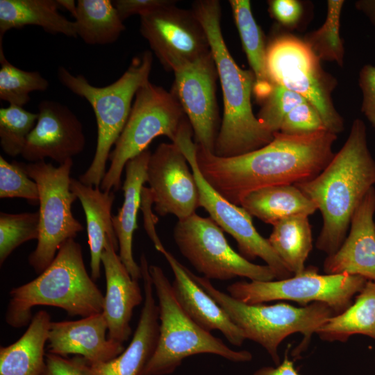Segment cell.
Listing matches in <instances>:
<instances>
[{"mask_svg": "<svg viewBox=\"0 0 375 375\" xmlns=\"http://www.w3.org/2000/svg\"><path fill=\"white\" fill-rule=\"evenodd\" d=\"M337 135L322 130L291 135L276 132L265 146L233 157H219L196 144V160L207 182L224 198L240 206L256 190L312 180L330 162Z\"/></svg>", "mask_w": 375, "mask_h": 375, "instance_id": "obj_1", "label": "cell"}, {"mask_svg": "<svg viewBox=\"0 0 375 375\" xmlns=\"http://www.w3.org/2000/svg\"><path fill=\"white\" fill-rule=\"evenodd\" d=\"M374 184L375 160L368 147L366 126L356 119L344 144L324 169L312 180L294 184L322 213L317 249L327 256L338 250L355 210Z\"/></svg>", "mask_w": 375, "mask_h": 375, "instance_id": "obj_2", "label": "cell"}, {"mask_svg": "<svg viewBox=\"0 0 375 375\" xmlns=\"http://www.w3.org/2000/svg\"><path fill=\"white\" fill-rule=\"evenodd\" d=\"M204 28L220 81L224 112L214 154L233 157L258 149L274 134L258 121L252 110L255 78L251 70L238 66L231 55L221 28V4L217 0H198L192 9Z\"/></svg>", "mask_w": 375, "mask_h": 375, "instance_id": "obj_3", "label": "cell"}, {"mask_svg": "<svg viewBox=\"0 0 375 375\" xmlns=\"http://www.w3.org/2000/svg\"><path fill=\"white\" fill-rule=\"evenodd\" d=\"M6 322L15 328L28 325L38 306L60 308L72 317L101 313L104 295L85 268L81 244L68 240L51 265L35 279L9 292Z\"/></svg>", "mask_w": 375, "mask_h": 375, "instance_id": "obj_4", "label": "cell"}, {"mask_svg": "<svg viewBox=\"0 0 375 375\" xmlns=\"http://www.w3.org/2000/svg\"><path fill=\"white\" fill-rule=\"evenodd\" d=\"M153 55L145 51L133 57L125 72L115 82L103 87L91 85L81 74L74 75L59 67L60 83L75 94L85 98L91 105L97 121V140L93 160L88 169L79 176L85 185L100 187L106 173V163L128 118L137 91L149 80Z\"/></svg>", "mask_w": 375, "mask_h": 375, "instance_id": "obj_5", "label": "cell"}, {"mask_svg": "<svg viewBox=\"0 0 375 375\" xmlns=\"http://www.w3.org/2000/svg\"><path fill=\"white\" fill-rule=\"evenodd\" d=\"M149 271L158 298L160 328L156 349L142 375L171 374L185 358L201 353L217 355L234 362L252 360L251 352L231 349L185 312L160 267L149 265Z\"/></svg>", "mask_w": 375, "mask_h": 375, "instance_id": "obj_6", "label": "cell"}, {"mask_svg": "<svg viewBox=\"0 0 375 375\" xmlns=\"http://www.w3.org/2000/svg\"><path fill=\"white\" fill-rule=\"evenodd\" d=\"M192 278L226 312L246 339L261 345L275 365L281 363L278 347L291 334L300 333L303 341L297 349L300 353L313 333L331 316L332 309L322 303L296 307L285 303L274 305L247 304L240 301L212 285L209 279Z\"/></svg>", "mask_w": 375, "mask_h": 375, "instance_id": "obj_7", "label": "cell"}, {"mask_svg": "<svg viewBox=\"0 0 375 375\" xmlns=\"http://www.w3.org/2000/svg\"><path fill=\"white\" fill-rule=\"evenodd\" d=\"M174 92L149 81L137 91L132 108L119 138L110 152V167L100 185L102 191L117 192L126 164L147 149L157 137L175 142L188 119Z\"/></svg>", "mask_w": 375, "mask_h": 375, "instance_id": "obj_8", "label": "cell"}, {"mask_svg": "<svg viewBox=\"0 0 375 375\" xmlns=\"http://www.w3.org/2000/svg\"><path fill=\"white\" fill-rule=\"evenodd\" d=\"M28 176L39 190L40 234L35 249L28 256L29 265L40 274L53 262L60 248L84 230L72 212L78 199L70 189L73 160L58 167L41 160L24 163Z\"/></svg>", "mask_w": 375, "mask_h": 375, "instance_id": "obj_9", "label": "cell"}, {"mask_svg": "<svg viewBox=\"0 0 375 375\" xmlns=\"http://www.w3.org/2000/svg\"><path fill=\"white\" fill-rule=\"evenodd\" d=\"M267 69L272 84L300 94L317 110L327 131H343L331 98L337 81L303 40L290 35L274 38L267 47Z\"/></svg>", "mask_w": 375, "mask_h": 375, "instance_id": "obj_10", "label": "cell"}, {"mask_svg": "<svg viewBox=\"0 0 375 375\" xmlns=\"http://www.w3.org/2000/svg\"><path fill=\"white\" fill-rule=\"evenodd\" d=\"M367 279L347 273L319 274L309 266L300 274L276 281H242L229 285L227 292L234 299L247 304L276 300L297 302L302 306L322 303L338 315L347 310L353 298L365 286Z\"/></svg>", "mask_w": 375, "mask_h": 375, "instance_id": "obj_11", "label": "cell"}, {"mask_svg": "<svg viewBox=\"0 0 375 375\" xmlns=\"http://www.w3.org/2000/svg\"><path fill=\"white\" fill-rule=\"evenodd\" d=\"M174 239L181 254L209 280L244 277L250 281H269L276 278L267 265L254 264L235 251L223 230L210 217H203L195 212L178 220Z\"/></svg>", "mask_w": 375, "mask_h": 375, "instance_id": "obj_12", "label": "cell"}, {"mask_svg": "<svg viewBox=\"0 0 375 375\" xmlns=\"http://www.w3.org/2000/svg\"><path fill=\"white\" fill-rule=\"evenodd\" d=\"M192 128L188 120L180 129L175 142L187 158L199 190V207H203L218 226L237 242L240 254L251 261L264 260L277 280L290 278L293 274L275 252L267 239L254 227L251 216L220 195L204 178L196 160V143L192 140Z\"/></svg>", "mask_w": 375, "mask_h": 375, "instance_id": "obj_13", "label": "cell"}, {"mask_svg": "<svg viewBox=\"0 0 375 375\" xmlns=\"http://www.w3.org/2000/svg\"><path fill=\"white\" fill-rule=\"evenodd\" d=\"M140 17V33L166 70L173 72L211 51L206 31L192 10L173 4Z\"/></svg>", "mask_w": 375, "mask_h": 375, "instance_id": "obj_14", "label": "cell"}, {"mask_svg": "<svg viewBox=\"0 0 375 375\" xmlns=\"http://www.w3.org/2000/svg\"><path fill=\"white\" fill-rule=\"evenodd\" d=\"M173 72L172 91L192 126L196 144L214 153L219 133L218 72L211 51L178 67Z\"/></svg>", "mask_w": 375, "mask_h": 375, "instance_id": "obj_15", "label": "cell"}, {"mask_svg": "<svg viewBox=\"0 0 375 375\" xmlns=\"http://www.w3.org/2000/svg\"><path fill=\"white\" fill-rule=\"evenodd\" d=\"M146 182L160 216L173 215L183 220L199 207V190L189 162L176 143H161L151 154Z\"/></svg>", "mask_w": 375, "mask_h": 375, "instance_id": "obj_16", "label": "cell"}, {"mask_svg": "<svg viewBox=\"0 0 375 375\" xmlns=\"http://www.w3.org/2000/svg\"><path fill=\"white\" fill-rule=\"evenodd\" d=\"M38 118L22 156L30 162L49 158L60 165L81 153L85 146L83 125L65 105L50 100L38 105Z\"/></svg>", "mask_w": 375, "mask_h": 375, "instance_id": "obj_17", "label": "cell"}, {"mask_svg": "<svg viewBox=\"0 0 375 375\" xmlns=\"http://www.w3.org/2000/svg\"><path fill=\"white\" fill-rule=\"evenodd\" d=\"M144 303L137 328L128 346L111 360L89 363L81 356L72 358L82 375H142L153 355L159 338V310L144 254L140 256Z\"/></svg>", "mask_w": 375, "mask_h": 375, "instance_id": "obj_18", "label": "cell"}, {"mask_svg": "<svg viewBox=\"0 0 375 375\" xmlns=\"http://www.w3.org/2000/svg\"><path fill=\"white\" fill-rule=\"evenodd\" d=\"M117 250V239L107 235L101 255L106 285L102 313L108 324V338L124 344L132 333L130 322L133 310L144 297L138 281L131 277Z\"/></svg>", "mask_w": 375, "mask_h": 375, "instance_id": "obj_19", "label": "cell"}, {"mask_svg": "<svg viewBox=\"0 0 375 375\" xmlns=\"http://www.w3.org/2000/svg\"><path fill=\"white\" fill-rule=\"evenodd\" d=\"M375 189L371 188L355 210L349 233L338 250L327 256L325 274H349L375 281Z\"/></svg>", "mask_w": 375, "mask_h": 375, "instance_id": "obj_20", "label": "cell"}, {"mask_svg": "<svg viewBox=\"0 0 375 375\" xmlns=\"http://www.w3.org/2000/svg\"><path fill=\"white\" fill-rule=\"evenodd\" d=\"M107 321L102 312L74 321L51 322L48 353L81 356L89 363L103 362L118 356L123 344L106 338Z\"/></svg>", "mask_w": 375, "mask_h": 375, "instance_id": "obj_21", "label": "cell"}, {"mask_svg": "<svg viewBox=\"0 0 375 375\" xmlns=\"http://www.w3.org/2000/svg\"><path fill=\"white\" fill-rule=\"evenodd\" d=\"M158 251L172 268V289L185 312L206 331L218 330L231 344L241 347L246 338L226 312L192 278L190 270L164 246Z\"/></svg>", "mask_w": 375, "mask_h": 375, "instance_id": "obj_22", "label": "cell"}, {"mask_svg": "<svg viewBox=\"0 0 375 375\" xmlns=\"http://www.w3.org/2000/svg\"><path fill=\"white\" fill-rule=\"evenodd\" d=\"M148 149L131 159L125 165L123 183L124 202L115 216L113 228L118 240L119 256L134 280L142 278L141 269L133 255V237L138 228L137 217L142 203V193L146 182V172L151 156Z\"/></svg>", "mask_w": 375, "mask_h": 375, "instance_id": "obj_23", "label": "cell"}, {"mask_svg": "<svg viewBox=\"0 0 375 375\" xmlns=\"http://www.w3.org/2000/svg\"><path fill=\"white\" fill-rule=\"evenodd\" d=\"M70 189L80 200L85 212L90 252L91 277L95 281L101 276V255L106 235L117 238L111 215L115 199V192L102 191L100 187L87 185L73 178H71Z\"/></svg>", "mask_w": 375, "mask_h": 375, "instance_id": "obj_24", "label": "cell"}, {"mask_svg": "<svg viewBox=\"0 0 375 375\" xmlns=\"http://www.w3.org/2000/svg\"><path fill=\"white\" fill-rule=\"evenodd\" d=\"M51 322L50 315L40 310L16 342L0 347V375L42 374Z\"/></svg>", "mask_w": 375, "mask_h": 375, "instance_id": "obj_25", "label": "cell"}, {"mask_svg": "<svg viewBox=\"0 0 375 375\" xmlns=\"http://www.w3.org/2000/svg\"><path fill=\"white\" fill-rule=\"evenodd\" d=\"M57 0H0V47L12 28L38 26L49 33L77 38L74 22L58 12Z\"/></svg>", "mask_w": 375, "mask_h": 375, "instance_id": "obj_26", "label": "cell"}, {"mask_svg": "<svg viewBox=\"0 0 375 375\" xmlns=\"http://www.w3.org/2000/svg\"><path fill=\"white\" fill-rule=\"evenodd\" d=\"M240 206L251 216L273 226L290 217H308L317 210V206L294 185L256 190L244 197Z\"/></svg>", "mask_w": 375, "mask_h": 375, "instance_id": "obj_27", "label": "cell"}, {"mask_svg": "<svg viewBox=\"0 0 375 375\" xmlns=\"http://www.w3.org/2000/svg\"><path fill=\"white\" fill-rule=\"evenodd\" d=\"M234 21L247 55L255 83L253 94L262 101L270 93L272 83L267 69V47L256 23L249 0H230Z\"/></svg>", "mask_w": 375, "mask_h": 375, "instance_id": "obj_28", "label": "cell"}, {"mask_svg": "<svg viewBox=\"0 0 375 375\" xmlns=\"http://www.w3.org/2000/svg\"><path fill=\"white\" fill-rule=\"evenodd\" d=\"M328 342H346L353 335L375 340V281H367L353 303L342 312L329 317L316 332Z\"/></svg>", "mask_w": 375, "mask_h": 375, "instance_id": "obj_29", "label": "cell"}, {"mask_svg": "<svg viewBox=\"0 0 375 375\" xmlns=\"http://www.w3.org/2000/svg\"><path fill=\"white\" fill-rule=\"evenodd\" d=\"M74 18L77 37L88 44L113 43L126 28L110 0H78Z\"/></svg>", "mask_w": 375, "mask_h": 375, "instance_id": "obj_30", "label": "cell"}, {"mask_svg": "<svg viewBox=\"0 0 375 375\" xmlns=\"http://www.w3.org/2000/svg\"><path fill=\"white\" fill-rule=\"evenodd\" d=\"M267 239L293 275L301 273L312 249L311 226L307 216H293L273 226Z\"/></svg>", "mask_w": 375, "mask_h": 375, "instance_id": "obj_31", "label": "cell"}, {"mask_svg": "<svg viewBox=\"0 0 375 375\" xmlns=\"http://www.w3.org/2000/svg\"><path fill=\"white\" fill-rule=\"evenodd\" d=\"M0 99L10 105L23 107L30 101L29 94L44 92L49 81L38 71L22 70L12 65L5 57L0 47Z\"/></svg>", "mask_w": 375, "mask_h": 375, "instance_id": "obj_32", "label": "cell"}, {"mask_svg": "<svg viewBox=\"0 0 375 375\" xmlns=\"http://www.w3.org/2000/svg\"><path fill=\"white\" fill-rule=\"evenodd\" d=\"M344 1L329 0L323 25L306 35L303 41L321 60L335 61L342 65L344 50L340 35V19Z\"/></svg>", "mask_w": 375, "mask_h": 375, "instance_id": "obj_33", "label": "cell"}, {"mask_svg": "<svg viewBox=\"0 0 375 375\" xmlns=\"http://www.w3.org/2000/svg\"><path fill=\"white\" fill-rule=\"evenodd\" d=\"M38 113L23 107L9 105L0 109V144L10 156L22 155L27 138L33 129Z\"/></svg>", "mask_w": 375, "mask_h": 375, "instance_id": "obj_34", "label": "cell"}, {"mask_svg": "<svg viewBox=\"0 0 375 375\" xmlns=\"http://www.w3.org/2000/svg\"><path fill=\"white\" fill-rule=\"evenodd\" d=\"M40 234L39 211L17 214L0 213V265L19 246L37 240Z\"/></svg>", "mask_w": 375, "mask_h": 375, "instance_id": "obj_35", "label": "cell"}, {"mask_svg": "<svg viewBox=\"0 0 375 375\" xmlns=\"http://www.w3.org/2000/svg\"><path fill=\"white\" fill-rule=\"evenodd\" d=\"M307 101L300 94L277 84H272L269 94L262 101L257 119L272 133L279 132L286 115L294 107Z\"/></svg>", "mask_w": 375, "mask_h": 375, "instance_id": "obj_36", "label": "cell"}, {"mask_svg": "<svg viewBox=\"0 0 375 375\" xmlns=\"http://www.w3.org/2000/svg\"><path fill=\"white\" fill-rule=\"evenodd\" d=\"M0 198H22L31 204L39 203L37 183L24 170L22 162H8L0 156Z\"/></svg>", "mask_w": 375, "mask_h": 375, "instance_id": "obj_37", "label": "cell"}, {"mask_svg": "<svg viewBox=\"0 0 375 375\" xmlns=\"http://www.w3.org/2000/svg\"><path fill=\"white\" fill-rule=\"evenodd\" d=\"M326 130L317 110L308 101L294 107L284 117L279 132L301 135Z\"/></svg>", "mask_w": 375, "mask_h": 375, "instance_id": "obj_38", "label": "cell"}, {"mask_svg": "<svg viewBox=\"0 0 375 375\" xmlns=\"http://www.w3.org/2000/svg\"><path fill=\"white\" fill-rule=\"evenodd\" d=\"M359 85L363 99L361 110L375 128V67L365 65L359 75Z\"/></svg>", "mask_w": 375, "mask_h": 375, "instance_id": "obj_39", "label": "cell"}, {"mask_svg": "<svg viewBox=\"0 0 375 375\" xmlns=\"http://www.w3.org/2000/svg\"><path fill=\"white\" fill-rule=\"evenodd\" d=\"M112 3L118 15L124 22L131 16L139 15L140 17L159 8L176 4L173 0H115Z\"/></svg>", "mask_w": 375, "mask_h": 375, "instance_id": "obj_40", "label": "cell"}, {"mask_svg": "<svg viewBox=\"0 0 375 375\" xmlns=\"http://www.w3.org/2000/svg\"><path fill=\"white\" fill-rule=\"evenodd\" d=\"M272 15L285 26L296 24L302 14L301 3L295 0H273L269 1Z\"/></svg>", "mask_w": 375, "mask_h": 375, "instance_id": "obj_41", "label": "cell"}, {"mask_svg": "<svg viewBox=\"0 0 375 375\" xmlns=\"http://www.w3.org/2000/svg\"><path fill=\"white\" fill-rule=\"evenodd\" d=\"M45 367L42 375H82L73 358L47 353Z\"/></svg>", "mask_w": 375, "mask_h": 375, "instance_id": "obj_42", "label": "cell"}, {"mask_svg": "<svg viewBox=\"0 0 375 375\" xmlns=\"http://www.w3.org/2000/svg\"><path fill=\"white\" fill-rule=\"evenodd\" d=\"M252 375H301L295 369L294 362L287 354L283 362L275 367L264 366L256 370Z\"/></svg>", "mask_w": 375, "mask_h": 375, "instance_id": "obj_43", "label": "cell"}, {"mask_svg": "<svg viewBox=\"0 0 375 375\" xmlns=\"http://www.w3.org/2000/svg\"><path fill=\"white\" fill-rule=\"evenodd\" d=\"M356 8L362 11L375 25V0H362L357 1Z\"/></svg>", "mask_w": 375, "mask_h": 375, "instance_id": "obj_44", "label": "cell"}, {"mask_svg": "<svg viewBox=\"0 0 375 375\" xmlns=\"http://www.w3.org/2000/svg\"><path fill=\"white\" fill-rule=\"evenodd\" d=\"M58 6L68 10L75 17L76 14V4L74 0H57Z\"/></svg>", "mask_w": 375, "mask_h": 375, "instance_id": "obj_45", "label": "cell"}]
</instances>
